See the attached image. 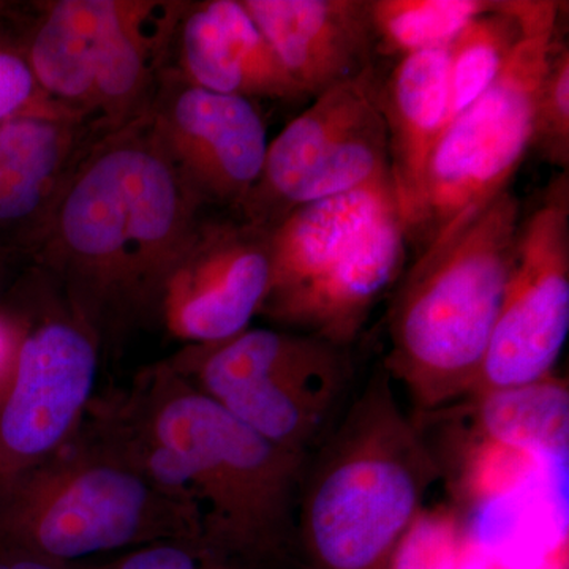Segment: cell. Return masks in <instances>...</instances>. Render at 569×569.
<instances>
[{
  "instance_id": "cell-17",
  "label": "cell",
  "mask_w": 569,
  "mask_h": 569,
  "mask_svg": "<svg viewBox=\"0 0 569 569\" xmlns=\"http://www.w3.org/2000/svg\"><path fill=\"white\" fill-rule=\"evenodd\" d=\"M100 137L73 116L0 122V253L32 252L71 170Z\"/></svg>"
},
{
  "instance_id": "cell-15",
  "label": "cell",
  "mask_w": 569,
  "mask_h": 569,
  "mask_svg": "<svg viewBox=\"0 0 569 569\" xmlns=\"http://www.w3.org/2000/svg\"><path fill=\"white\" fill-rule=\"evenodd\" d=\"M307 99L373 67L370 0H241Z\"/></svg>"
},
{
  "instance_id": "cell-18",
  "label": "cell",
  "mask_w": 569,
  "mask_h": 569,
  "mask_svg": "<svg viewBox=\"0 0 569 569\" xmlns=\"http://www.w3.org/2000/svg\"><path fill=\"white\" fill-rule=\"evenodd\" d=\"M380 108L387 127L389 170L407 224L430 157L447 129V48L400 58L387 80L381 81Z\"/></svg>"
},
{
  "instance_id": "cell-27",
  "label": "cell",
  "mask_w": 569,
  "mask_h": 569,
  "mask_svg": "<svg viewBox=\"0 0 569 569\" xmlns=\"http://www.w3.org/2000/svg\"><path fill=\"white\" fill-rule=\"evenodd\" d=\"M7 351H9V331H7V326L0 318V367L6 361Z\"/></svg>"
},
{
  "instance_id": "cell-13",
  "label": "cell",
  "mask_w": 569,
  "mask_h": 569,
  "mask_svg": "<svg viewBox=\"0 0 569 569\" xmlns=\"http://www.w3.org/2000/svg\"><path fill=\"white\" fill-rule=\"evenodd\" d=\"M146 118L164 156L203 203L238 211L268 152L257 103L198 88L167 67Z\"/></svg>"
},
{
  "instance_id": "cell-19",
  "label": "cell",
  "mask_w": 569,
  "mask_h": 569,
  "mask_svg": "<svg viewBox=\"0 0 569 569\" xmlns=\"http://www.w3.org/2000/svg\"><path fill=\"white\" fill-rule=\"evenodd\" d=\"M479 440L567 462L569 388L567 378L549 376L533 383L467 397Z\"/></svg>"
},
{
  "instance_id": "cell-7",
  "label": "cell",
  "mask_w": 569,
  "mask_h": 569,
  "mask_svg": "<svg viewBox=\"0 0 569 569\" xmlns=\"http://www.w3.org/2000/svg\"><path fill=\"white\" fill-rule=\"evenodd\" d=\"M186 2L54 0L22 24L18 50L43 92L102 134L151 110Z\"/></svg>"
},
{
  "instance_id": "cell-26",
  "label": "cell",
  "mask_w": 569,
  "mask_h": 569,
  "mask_svg": "<svg viewBox=\"0 0 569 569\" xmlns=\"http://www.w3.org/2000/svg\"><path fill=\"white\" fill-rule=\"evenodd\" d=\"M62 565L61 561L40 559V557L0 552V569H66Z\"/></svg>"
},
{
  "instance_id": "cell-22",
  "label": "cell",
  "mask_w": 569,
  "mask_h": 569,
  "mask_svg": "<svg viewBox=\"0 0 569 569\" xmlns=\"http://www.w3.org/2000/svg\"><path fill=\"white\" fill-rule=\"evenodd\" d=\"M530 149L552 167L569 171V44L561 33L539 86Z\"/></svg>"
},
{
  "instance_id": "cell-21",
  "label": "cell",
  "mask_w": 569,
  "mask_h": 569,
  "mask_svg": "<svg viewBox=\"0 0 569 569\" xmlns=\"http://www.w3.org/2000/svg\"><path fill=\"white\" fill-rule=\"evenodd\" d=\"M498 0H370L377 50L406 58L445 50Z\"/></svg>"
},
{
  "instance_id": "cell-14",
  "label": "cell",
  "mask_w": 569,
  "mask_h": 569,
  "mask_svg": "<svg viewBox=\"0 0 569 569\" xmlns=\"http://www.w3.org/2000/svg\"><path fill=\"white\" fill-rule=\"evenodd\" d=\"M271 283L269 230L201 217L164 283L157 323L187 346L230 339L260 316Z\"/></svg>"
},
{
  "instance_id": "cell-11",
  "label": "cell",
  "mask_w": 569,
  "mask_h": 569,
  "mask_svg": "<svg viewBox=\"0 0 569 569\" xmlns=\"http://www.w3.org/2000/svg\"><path fill=\"white\" fill-rule=\"evenodd\" d=\"M376 67L329 89L269 142L236 216L271 230L301 206L391 176Z\"/></svg>"
},
{
  "instance_id": "cell-5",
  "label": "cell",
  "mask_w": 569,
  "mask_h": 569,
  "mask_svg": "<svg viewBox=\"0 0 569 569\" xmlns=\"http://www.w3.org/2000/svg\"><path fill=\"white\" fill-rule=\"evenodd\" d=\"M162 541L201 542L197 511L160 488L92 407L61 451L0 478V552L66 563Z\"/></svg>"
},
{
  "instance_id": "cell-16",
  "label": "cell",
  "mask_w": 569,
  "mask_h": 569,
  "mask_svg": "<svg viewBox=\"0 0 569 569\" xmlns=\"http://www.w3.org/2000/svg\"><path fill=\"white\" fill-rule=\"evenodd\" d=\"M168 69L198 88L253 102L305 99L241 0L186 2Z\"/></svg>"
},
{
  "instance_id": "cell-24",
  "label": "cell",
  "mask_w": 569,
  "mask_h": 569,
  "mask_svg": "<svg viewBox=\"0 0 569 569\" xmlns=\"http://www.w3.org/2000/svg\"><path fill=\"white\" fill-rule=\"evenodd\" d=\"M29 114L71 116L43 92L22 52L0 44V122Z\"/></svg>"
},
{
  "instance_id": "cell-20",
  "label": "cell",
  "mask_w": 569,
  "mask_h": 569,
  "mask_svg": "<svg viewBox=\"0 0 569 569\" xmlns=\"http://www.w3.org/2000/svg\"><path fill=\"white\" fill-rule=\"evenodd\" d=\"M523 33L522 0H498L447 48L448 123L477 102L507 66Z\"/></svg>"
},
{
  "instance_id": "cell-4",
  "label": "cell",
  "mask_w": 569,
  "mask_h": 569,
  "mask_svg": "<svg viewBox=\"0 0 569 569\" xmlns=\"http://www.w3.org/2000/svg\"><path fill=\"white\" fill-rule=\"evenodd\" d=\"M380 372L313 460L296 505L313 569H389L397 546L440 477L437 459Z\"/></svg>"
},
{
  "instance_id": "cell-9",
  "label": "cell",
  "mask_w": 569,
  "mask_h": 569,
  "mask_svg": "<svg viewBox=\"0 0 569 569\" xmlns=\"http://www.w3.org/2000/svg\"><path fill=\"white\" fill-rule=\"evenodd\" d=\"M14 298L2 317L9 351L0 367V478L43 462L77 436L103 342L40 272Z\"/></svg>"
},
{
  "instance_id": "cell-23",
  "label": "cell",
  "mask_w": 569,
  "mask_h": 569,
  "mask_svg": "<svg viewBox=\"0 0 569 569\" xmlns=\"http://www.w3.org/2000/svg\"><path fill=\"white\" fill-rule=\"evenodd\" d=\"M460 546L462 530L452 512L421 509L397 546L389 569H455Z\"/></svg>"
},
{
  "instance_id": "cell-8",
  "label": "cell",
  "mask_w": 569,
  "mask_h": 569,
  "mask_svg": "<svg viewBox=\"0 0 569 569\" xmlns=\"http://www.w3.org/2000/svg\"><path fill=\"white\" fill-rule=\"evenodd\" d=\"M563 3L522 0L523 33L488 91L455 119L436 146L413 213L408 244L426 249L449 223L505 190L530 151L535 103L560 36Z\"/></svg>"
},
{
  "instance_id": "cell-10",
  "label": "cell",
  "mask_w": 569,
  "mask_h": 569,
  "mask_svg": "<svg viewBox=\"0 0 569 569\" xmlns=\"http://www.w3.org/2000/svg\"><path fill=\"white\" fill-rule=\"evenodd\" d=\"M198 391L277 447L309 456L347 387V348L287 329L247 328L164 359Z\"/></svg>"
},
{
  "instance_id": "cell-25",
  "label": "cell",
  "mask_w": 569,
  "mask_h": 569,
  "mask_svg": "<svg viewBox=\"0 0 569 569\" xmlns=\"http://www.w3.org/2000/svg\"><path fill=\"white\" fill-rule=\"evenodd\" d=\"M204 549L198 541L153 542L126 557L116 569H204L198 559Z\"/></svg>"
},
{
  "instance_id": "cell-12",
  "label": "cell",
  "mask_w": 569,
  "mask_h": 569,
  "mask_svg": "<svg viewBox=\"0 0 569 569\" xmlns=\"http://www.w3.org/2000/svg\"><path fill=\"white\" fill-rule=\"evenodd\" d=\"M568 332L569 171H560L520 216L500 313L468 397L552 376Z\"/></svg>"
},
{
  "instance_id": "cell-1",
  "label": "cell",
  "mask_w": 569,
  "mask_h": 569,
  "mask_svg": "<svg viewBox=\"0 0 569 569\" xmlns=\"http://www.w3.org/2000/svg\"><path fill=\"white\" fill-rule=\"evenodd\" d=\"M204 208L144 116L82 152L31 253L103 340L133 323H157L164 283Z\"/></svg>"
},
{
  "instance_id": "cell-28",
  "label": "cell",
  "mask_w": 569,
  "mask_h": 569,
  "mask_svg": "<svg viewBox=\"0 0 569 569\" xmlns=\"http://www.w3.org/2000/svg\"><path fill=\"white\" fill-rule=\"evenodd\" d=\"M2 257H3V254H2V253H0V258H2Z\"/></svg>"
},
{
  "instance_id": "cell-2",
  "label": "cell",
  "mask_w": 569,
  "mask_h": 569,
  "mask_svg": "<svg viewBox=\"0 0 569 569\" xmlns=\"http://www.w3.org/2000/svg\"><path fill=\"white\" fill-rule=\"evenodd\" d=\"M96 408L149 477L192 505L209 550L274 548L293 529L309 456L266 440L167 361Z\"/></svg>"
},
{
  "instance_id": "cell-6",
  "label": "cell",
  "mask_w": 569,
  "mask_h": 569,
  "mask_svg": "<svg viewBox=\"0 0 569 569\" xmlns=\"http://www.w3.org/2000/svg\"><path fill=\"white\" fill-rule=\"evenodd\" d=\"M269 242L271 283L260 316L348 348L406 266L391 176L295 209L269 230Z\"/></svg>"
},
{
  "instance_id": "cell-3",
  "label": "cell",
  "mask_w": 569,
  "mask_h": 569,
  "mask_svg": "<svg viewBox=\"0 0 569 569\" xmlns=\"http://www.w3.org/2000/svg\"><path fill=\"white\" fill-rule=\"evenodd\" d=\"M520 203L505 190L449 223L403 276L389 312L385 372L421 411L477 383L507 288Z\"/></svg>"
}]
</instances>
